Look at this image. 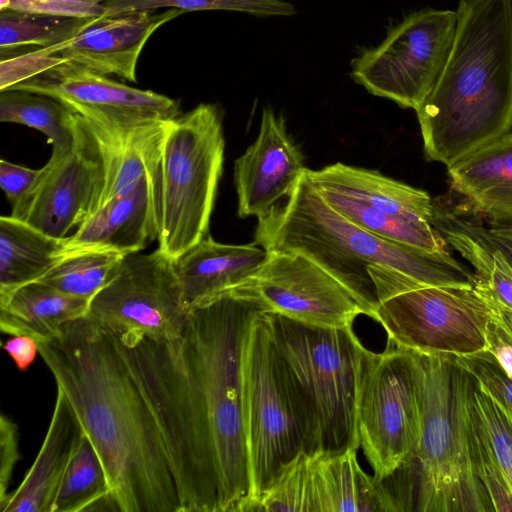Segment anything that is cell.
Instances as JSON below:
<instances>
[{"label": "cell", "mask_w": 512, "mask_h": 512, "mask_svg": "<svg viewBox=\"0 0 512 512\" xmlns=\"http://www.w3.org/2000/svg\"><path fill=\"white\" fill-rule=\"evenodd\" d=\"M39 172L40 169H31L4 159L0 161V186L11 206L29 190Z\"/></svg>", "instance_id": "cell-40"}, {"label": "cell", "mask_w": 512, "mask_h": 512, "mask_svg": "<svg viewBox=\"0 0 512 512\" xmlns=\"http://www.w3.org/2000/svg\"><path fill=\"white\" fill-rule=\"evenodd\" d=\"M305 170L283 118L265 107L257 138L234 164L238 216L266 215L281 198L290 195Z\"/></svg>", "instance_id": "cell-17"}, {"label": "cell", "mask_w": 512, "mask_h": 512, "mask_svg": "<svg viewBox=\"0 0 512 512\" xmlns=\"http://www.w3.org/2000/svg\"><path fill=\"white\" fill-rule=\"evenodd\" d=\"M104 0H1L0 10L63 17L96 18L105 14Z\"/></svg>", "instance_id": "cell-38"}, {"label": "cell", "mask_w": 512, "mask_h": 512, "mask_svg": "<svg viewBox=\"0 0 512 512\" xmlns=\"http://www.w3.org/2000/svg\"><path fill=\"white\" fill-rule=\"evenodd\" d=\"M267 252L261 267L227 292L263 312L314 326L352 327L357 316L367 315L345 285L308 257L296 252Z\"/></svg>", "instance_id": "cell-14"}, {"label": "cell", "mask_w": 512, "mask_h": 512, "mask_svg": "<svg viewBox=\"0 0 512 512\" xmlns=\"http://www.w3.org/2000/svg\"><path fill=\"white\" fill-rule=\"evenodd\" d=\"M9 89L51 96L83 118L115 125L171 121L180 115L176 100L114 81L66 61Z\"/></svg>", "instance_id": "cell-16"}, {"label": "cell", "mask_w": 512, "mask_h": 512, "mask_svg": "<svg viewBox=\"0 0 512 512\" xmlns=\"http://www.w3.org/2000/svg\"><path fill=\"white\" fill-rule=\"evenodd\" d=\"M65 239L9 215L0 218V295L42 278L59 260Z\"/></svg>", "instance_id": "cell-26"}, {"label": "cell", "mask_w": 512, "mask_h": 512, "mask_svg": "<svg viewBox=\"0 0 512 512\" xmlns=\"http://www.w3.org/2000/svg\"><path fill=\"white\" fill-rule=\"evenodd\" d=\"M413 353L420 370L422 405L415 510L493 511L472 455L471 375L454 355Z\"/></svg>", "instance_id": "cell-6"}, {"label": "cell", "mask_w": 512, "mask_h": 512, "mask_svg": "<svg viewBox=\"0 0 512 512\" xmlns=\"http://www.w3.org/2000/svg\"><path fill=\"white\" fill-rule=\"evenodd\" d=\"M187 315L174 260L157 248L126 255L90 300L86 317L117 338L169 339L182 331Z\"/></svg>", "instance_id": "cell-13"}, {"label": "cell", "mask_w": 512, "mask_h": 512, "mask_svg": "<svg viewBox=\"0 0 512 512\" xmlns=\"http://www.w3.org/2000/svg\"><path fill=\"white\" fill-rule=\"evenodd\" d=\"M268 252L255 242L224 244L210 235L174 260L187 312L242 284L264 263Z\"/></svg>", "instance_id": "cell-21"}, {"label": "cell", "mask_w": 512, "mask_h": 512, "mask_svg": "<svg viewBox=\"0 0 512 512\" xmlns=\"http://www.w3.org/2000/svg\"><path fill=\"white\" fill-rule=\"evenodd\" d=\"M66 61L68 60L56 54H47L40 48L22 55L2 57L0 61V91L38 76Z\"/></svg>", "instance_id": "cell-37"}, {"label": "cell", "mask_w": 512, "mask_h": 512, "mask_svg": "<svg viewBox=\"0 0 512 512\" xmlns=\"http://www.w3.org/2000/svg\"><path fill=\"white\" fill-rule=\"evenodd\" d=\"M430 224L447 246L474 268V288L492 307L512 312V266L497 249L483 244L454 224L433 200Z\"/></svg>", "instance_id": "cell-27"}, {"label": "cell", "mask_w": 512, "mask_h": 512, "mask_svg": "<svg viewBox=\"0 0 512 512\" xmlns=\"http://www.w3.org/2000/svg\"><path fill=\"white\" fill-rule=\"evenodd\" d=\"M3 349L20 371H26L39 353V344L32 337L14 335L5 341Z\"/></svg>", "instance_id": "cell-42"}, {"label": "cell", "mask_w": 512, "mask_h": 512, "mask_svg": "<svg viewBox=\"0 0 512 512\" xmlns=\"http://www.w3.org/2000/svg\"><path fill=\"white\" fill-rule=\"evenodd\" d=\"M258 311L225 293L190 310L175 337H116L161 433L180 512L246 511L242 362Z\"/></svg>", "instance_id": "cell-1"}, {"label": "cell", "mask_w": 512, "mask_h": 512, "mask_svg": "<svg viewBox=\"0 0 512 512\" xmlns=\"http://www.w3.org/2000/svg\"><path fill=\"white\" fill-rule=\"evenodd\" d=\"M371 318L398 347L462 356L486 350L493 308L474 286H426L379 302Z\"/></svg>", "instance_id": "cell-12"}, {"label": "cell", "mask_w": 512, "mask_h": 512, "mask_svg": "<svg viewBox=\"0 0 512 512\" xmlns=\"http://www.w3.org/2000/svg\"><path fill=\"white\" fill-rule=\"evenodd\" d=\"M421 419V377L413 351L388 341L381 353L367 349L357 432L376 479H387L415 462Z\"/></svg>", "instance_id": "cell-10"}, {"label": "cell", "mask_w": 512, "mask_h": 512, "mask_svg": "<svg viewBox=\"0 0 512 512\" xmlns=\"http://www.w3.org/2000/svg\"><path fill=\"white\" fill-rule=\"evenodd\" d=\"M306 173L315 188L348 194L385 213L426 221L432 215L433 199L426 191L378 171L338 162Z\"/></svg>", "instance_id": "cell-25"}, {"label": "cell", "mask_w": 512, "mask_h": 512, "mask_svg": "<svg viewBox=\"0 0 512 512\" xmlns=\"http://www.w3.org/2000/svg\"><path fill=\"white\" fill-rule=\"evenodd\" d=\"M88 308V300L37 280L0 295V329L11 336L32 337L39 344L56 337L68 322L86 316Z\"/></svg>", "instance_id": "cell-24"}, {"label": "cell", "mask_w": 512, "mask_h": 512, "mask_svg": "<svg viewBox=\"0 0 512 512\" xmlns=\"http://www.w3.org/2000/svg\"><path fill=\"white\" fill-rule=\"evenodd\" d=\"M183 13L180 9H166L102 15L91 19L72 39L40 49L95 72L135 82L138 59L148 39Z\"/></svg>", "instance_id": "cell-18"}, {"label": "cell", "mask_w": 512, "mask_h": 512, "mask_svg": "<svg viewBox=\"0 0 512 512\" xmlns=\"http://www.w3.org/2000/svg\"><path fill=\"white\" fill-rule=\"evenodd\" d=\"M456 10L424 8L392 26L351 60L350 76L370 94L415 111L437 82L454 41Z\"/></svg>", "instance_id": "cell-11"}, {"label": "cell", "mask_w": 512, "mask_h": 512, "mask_svg": "<svg viewBox=\"0 0 512 512\" xmlns=\"http://www.w3.org/2000/svg\"><path fill=\"white\" fill-rule=\"evenodd\" d=\"M157 239L147 174L130 190L99 207L72 236L60 259L84 251H112L124 256L140 252Z\"/></svg>", "instance_id": "cell-19"}, {"label": "cell", "mask_w": 512, "mask_h": 512, "mask_svg": "<svg viewBox=\"0 0 512 512\" xmlns=\"http://www.w3.org/2000/svg\"><path fill=\"white\" fill-rule=\"evenodd\" d=\"M84 434L64 393L57 388L49 426L20 485L0 503L1 512H51L59 486Z\"/></svg>", "instance_id": "cell-20"}, {"label": "cell", "mask_w": 512, "mask_h": 512, "mask_svg": "<svg viewBox=\"0 0 512 512\" xmlns=\"http://www.w3.org/2000/svg\"><path fill=\"white\" fill-rule=\"evenodd\" d=\"M124 257L112 251L72 253L63 256L38 281L90 302L114 276Z\"/></svg>", "instance_id": "cell-32"}, {"label": "cell", "mask_w": 512, "mask_h": 512, "mask_svg": "<svg viewBox=\"0 0 512 512\" xmlns=\"http://www.w3.org/2000/svg\"><path fill=\"white\" fill-rule=\"evenodd\" d=\"M104 15L160 8L187 11L223 10L252 14L258 17L292 16L296 7L284 0H104Z\"/></svg>", "instance_id": "cell-34"}, {"label": "cell", "mask_w": 512, "mask_h": 512, "mask_svg": "<svg viewBox=\"0 0 512 512\" xmlns=\"http://www.w3.org/2000/svg\"><path fill=\"white\" fill-rule=\"evenodd\" d=\"M20 458L17 424L5 414L0 416V503L9 494L14 468Z\"/></svg>", "instance_id": "cell-39"}, {"label": "cell", "mask_w": 512, "mask_h": 512, "mask_svg": "<svg viewBox=\"0 0 512 512\" xmlns=\"http://www.w3.org/2000/svg\"><path fill=\"white\" fill-rule=\"evenodd\" d=\"M93 18H76L0 10L1 55L22 46L49 48L75 37Z\"/></svg>", "instance_id": "cell-31"}, {"label": "cell", "mask_w": 512, "mask_h": 512, "mask_svg": "<svg viewBox=\"0 0 512 512\" xmlns=\"http://www.w3.org/2000/svg\"><path fill=\"white\" fill-rule=\"evenodd\" d=\"M104 178L98 144L76 113L72 144L52 152L35 182L12 206L11 216L51 237L65 239L98 209Z\"/></svg>", "instance_id": "cell-15"}, {"label": "cell", "mask_w": 512, "mask_h": 512, "mask_svg": "<svg viewBox=\"0 0 512 512\" xmlns=\"http://www.w3.org/2000/svg\"><path fill=\"white\" fill-rule=\"evenodd\" d=\"M225 141L216 104L171 120L147 176L158 249L175 260L209 235Z\"/></svg>", "instance_id": "cell-7"}, {"label": "cell", "mask_w": 512, "mask_h": 512, "mask_svg": "<svg viewBox=\"0 0 512 512\" xmlns=\"http://www.w3.org/2000/svg\"><path fill=\"white\" fill-rule=\"evenodd\" d=\"M75 116L73 110L51 96L20 89L0 91V121L39 130L52 145V152L72 144Z\"/></svg>", "instance_id": "cell-29"}, {"label": "cell", "mask_w": 512, "mask_h": 512, "mask_svg": "<svg viewBox=\"0 0 512 512\" xmlns=\"http://www.w3.org/2000/svg\"><path fill=\"white\" fill-rule=\"evenodd\" d=\"M486 350L512 376V335L494 318L487 326Z\"/></svg>", "instance_id": "cell-41"}, {"label": "cell", "mask_w": 512, "mask_h": 512, "mask_svg": "<svg viewBox=\"0 0 512 512\" xmlns=\"http://www.w3.org/2000/svg\"><path fill=\"white\" fill-rule=\"evenodd\" d=\"M469 410L481 442L512 492V424L501 407L478 387L473 378Z\"/></svg>", "instance_id": "cell-33"}, {"label": "cell", "mask_w": 512, "mask_h": 512, "mask_svg": "<svg viewBox=\"0 0 512 512\" xmlns=\"http://www.w3.org/2000/svg\"><path fill=\"white\" fill-rule=\"evenodd\" d=\"M357 450L300 452L279 473L254 508L291 512H404L415 510L414 464L379 480L365 473Z\"/></svg>", "instance_id": "cell-9"}, {"label": "cell", "mask_w": 512, "mask_h": 512, "mask_svg": "<svg viewBox=\"0 0 512 512\" xmlns=\"http://www.w3.org/2000/svg\"><path fill=\"white\" fill-rule=\"evenodd\" d=\"M493 308V318L512 335V312Z\"/></svg>", "instance_id": "cell-43"}, {"label": "cell", "mask_w": 512, "mask_h": 512, "mask_svg": "<svg viewBox=\"0 0 512 512\" xmlns=\"http://www.w3.org/2000/svg\"><path fill=\"white\" fill-rule=\"evenodd\" d=\"M254 236L266 251L300 253L320 265L359 299L369 317L379 302L402 292L475 284L474 271L448 251L387 240L345 219L321 197L306 170L285 203L258 218Z\"/></svg>", "instance_id": "cell-3"}, {"label": "cell", "mask_w": 512, "mask_h": 512, "mask_svg": "<svg viewBox=\"0 0 512 512\" xmlns=\"http://www.w3.org/2000/svg\"><path fill=\"white\" fill-rule=\"evenodd\" d=\"M433 200L454 224L483 244L497 248L512 266V224L483 222L476 216L472 219L459 207H448L439 198Z\"/></svg>", "instance_id": "cell-36"}, {"label": "cell", "mask_w": 512, "mask_h": 512, "mask_svg": "<svg viewBox=\"0 0 512 512\" xmlns=\"http://www.w3.org/2000/svg\"><path fill=\"white\" fill-rule=\"evenodd\" d=\"M267 313L299 404L306 453L358 449L357 405L367 348L352 327H321Z\"/></svg>", "instance_id": "cell-5"}, {"label": "cell", "mask_w": 512, "mask_h": 512, "mask_svg": "<svg viewBox=\"0 0 512 512\" xmlns=\"http://www.w3.org/2000/svg\"><path fill=\"white\" fill-rule=\"evenodd\" d=\"M39 354L91 441L121 512H180L166 448L114 335L86 316Z\"/></svg>", "instance_id": "cell-2"}, {"label": "cell", "mask_w": 512, "mask_h": 512, "mask_svg": "<svg viewBox=\"0 0 512 512\" xmlns=\"http://www.w3.org/2000/svg\"><path fill=\"white\" fill-rule=\"evenodd\" d=\"M315 189L337 213L367 232L429 252L447 251V243L429 221L388 214L339 191Z\"/></svg>", "instance_id": "cell-28"}, {"label": "cell", "mask_w": 512, "mask_h": 512, "mask_svg": "<svg viewBox=\"0 0 512 512\" xmlns=\"http://www.w3.org/2000/svg\"><path fill=\"white\" fill-rule=\"evenodd\" d=\"M103 503L116 509L103 464L84 433L66 469L51 512L97 510Z\"/></svg>", "instance_id": "cell-30"}, {"label": "cell", "mask_w": 512, "mask_h": 512, "mask_svg": "<svg viewBox=\"0 0 512 512\" xmlns=\"http://www.w3.org/2000/svg\"><path fill=\"white\" fill-rule=\"evenodd\" d=\"M447 174L471 214L512 224V132L447 167Z\"/></svg>", "instance_id": "cell-22"}, {"label": "cell", "mask_w": 512, "mask_h": 512, "mask_svg": "<svg viewBox=\"0 0 512 512\" xmlns=\"http://www.w3.org/2000/svg\"><path fill=\"white\" fill-rule=\"evenodd\" d=\"M83 119L98 144L104 164L99 208L130 190L147 174L170 121L124 126Z\"/></svg>", "instance_id": "cell-23"}, {"label": "cell", "mask_w": 512, "mask_h": 512, "mask_svg": "<svg viewBox=\"0 0 512 512\" xmlns=\"http://www.w3.org/2000/svg\"><path fill=\"white\" fill-rule=\"evenodd\" d=\"M242 397L250 478L245 512H253L280 471L306 447L303 416L263 311L253 316L246 334Z\"/></svg>", "instance_id": "cell-8"}, {"label": "cell", "mask_w": 512, "mask_h": 512, "mask_svg": "<svg viewBox=\"0 0 512 512\" xmlns=\"http://www.w3.org/2000/svg\"><path fill=\"white\" fill-rule=\"evenodd\" d=\"M451 51L416 110L427 161L447 167L512 129V0H458Z\"/></svg>", "instance_id": "cell-4"}, {"label": "cell", "mask_w": 512, "mask_h": 512, "mask_svg": "<svg viewBox=\"0 0 512 512\" xmlns=\"http://www.w3.org/2000/svg\"><path fill=\"white\" fill-rule=\"evenodd\" d=\"M455 360L472 376L478 387L501 407L512 424V376L487 350L455 356Z\"/></svg>", "instance_id": "cell-35"}]
</instances>
